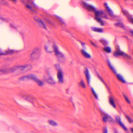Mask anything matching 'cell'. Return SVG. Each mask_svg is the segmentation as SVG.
I'll use <instances>...</instances> for the list:
<instances>
[{
    "label": "cell",
    "mask_w": 133,
    "mask_h": 133,
    "mask_svg": "<svg viewBox=\"0 0 133 133\" xmlns=\"http://www.w3.org/2000/svg\"><path fill=\"white\" fill-rule=\"evenodd\" d=\"M91 29L94 31L96 32H103V29L100 28L92 27Z\"/></svg>",
    "instance_id": "cell-15"
},
{
    "label": "cell",
    "mask_w": 133,
    "mask_h": 133,
    "mask_svg": "<svg viewBox=\"0 0 133 133\" xmlns=\"http://www.w3.org/2000/svg\"><path fill=\"white\" fill-rule=\"evenodd\" d=\"M131 35H133V31H131Z\"/></svg>",
    "instance_id": "cell-38"
},
{
    "label": "cell",
    "mask_w": 133,
    "mask_h": 133,
    "mask_svg": "<svg viewBox=\"0 0 133 133\" xmlns=\"http://www.w3.org/2000/svg\"><path fill=\"white\" fill-rule=\"evenodd\" d=\"M95 15L97 17H102L105 18L106 16L104 12L102 11H96L95 12Z\"/></svg>",
    "instance_id": "cell-10"
},
{
    "label": "cell",
    "mask_w": 133,
    "mask_h": 133,
    "mask_svg": "<svg viewBox=\"0 0 133 133\" xmlns=\"http://www.w3.org/2000/svg\"><path fill=\"white\" fill-rule=\"evenodd\" d=\"M8 73H9V69H7V70L0 69V75Z\"/></svg>",
    "instance_id": "cell-19"
},
{
    "label": "cell",
    "mask_w": 133,
    "mask_h": 133,
    "mask_svg": "<svg viewBox=\"0 0 133 133\" xmlns=\"http://www.w3.org/2000/svg\"><path fill=\"white\" fill-rule=\"evenodd\" d=\"M109 102L110 104H111L114 108H116V105H115V103H114V101L113 99L112 98H110L109 99Z\"/></svg>",
    "instance_id": "cell-24"
},
{
    "label": "cell",
    "mask_w": 133,
    "mask_h": 133,
    "mask_svg": "<svg viewBox=\"0 0 133 133\" xmlns=\"http://www.w3.org/2000/svg\"><path fill=\"white\" fill-rule=\"evenodd\" d=\"M108 133V131H107V128H105V129L104 130V131H103V133Z\"/></svg>",
    "instance_id": "cell-34"
},
{
    "label": "cell",
    "mask_w": 133,
    "mask_h": 133,
    "mask_svg": "<svg viewBox=\"0 0 133 133\" xmlns=\"http://www.w3.org/2000/svg\"><path fill=\"white\" fill-rule=\"evenodd\" d=\"M0 4H7V3L6 1H0Z\"/></svg>",
    "instance_id": "cell-33"
},
{
    "label": "cell",
    "mask_w": 133,
    "mask_h": 133,
    "mask_svg": "<svg viewBox=\"0 0 133 133\" xmlns=\"http://www.w3.org/2000/svg\"><path fill=\"white\" fill-rule=\"evenodd\" d=\"M103 50L107 53H110L111 52V49L110 47H104L103 49Z\"/></svg>",
    "instance_id": "cell-27"
},
{
    "label": "cell",
    "mask_w": 133,
    "mask_h": 133,
    "mask_svg": "<svg viewBox=\"0 0 133 133\" xmlns=\"http://www.w3.org/2000/svg\"><path fill=\"white\" fill-rule=\"evenodd\" d=\"M4 53L0 49V56H1V55H4Z\"/></svg>",
    "instance_id": "cell-35"
},
{
    "label": "cell",
    "mask_w": 133,
    "mask_h": 133,
    "mask_svg": "<svg viewBox=\"0 0 133 133\" xmlns=\"http://www.w3.org/2000/svg\"><path fill=\"white\" fill-rule=\"evenodd\" d=\"M114 25L116 27H119V28H125L124 24H123L122 23H120V22H117V23H116Z\"/></svg>",
    "instance_id": "cell-21"
},
{
    "label": "cell",
    "mask_w": 133,
    "mask_h": 133,
    "mask_svg": "<svg viewBox=\"0 0 133 133\" xmlns=\"http://www.w3.org/2000/svg\"><path fill=\"white\" fill-rule=\"evenodd\" d=\"M41 55V50L39 48H36L32 51L31 55V58L33 60H36L39 59Z\"/></svg>",
    "instance_id": "cell-3"
},
{
    "label": "cell",
    "mask_w": 133,
    "mask_h": 133,
    "mask_svg": "<svg viewBox=\"0 0 133 133\" xmlns=\"http://www.w3.org/2000/svg\"><path fill=\"white\" fill-rule=\"evenodd\" d=\"M82 46H83V47H84V48L85 49V44L84 43H82Z\"/></svg>",
    "instance_id": "cell-36"
},
{
    "label": "cell",
    "mask_w": 133,
    "mask_h": 133,
    "mask_svg": "<svg viewBox=\"0 0 133 133\" xmlns=\"http://www.w3.org/2000/svg\"><path fill=\"white\" fill-rule=\"evenodd\" d=\"M110 118V117H109L108 115H105L103 117V120L104 122H107L109 121V119Z\"/></svg>",
    "instance_id": "cell-23"
},
{
    "label": "cell",
    "mask_w": 133,
    "mask_h": 133,
    "mask_svg": "<svg viewBox=\"0 0 133 133\" xmlns=\"http://www.w3.org/2000/svg\"><path fill=\"white\" fill-rule=\"evenodd\" d=\"M21 81H25L28 80H32L35 81L39 86H42L44 85V82L40 81L35 75L34 74H30L27 76L22 77L20 78Z\"/></svg>",
    "instance_id": "cell-2"
},
{
    "label": "cell",
    "mask_w": 133,
    "mask_h": 133,
    "mask_svg": "<svg viewBox=\"0 0 133 133\" xmlns=\"http://www.w3.org/2000/svg\"><path fill=\"white\" fill-rule=\"evenodd\" d=\"M84 73L86 79H87V81H88V83L89 84L90 82V76L89 71L88 70L87 68H85L84 71Z\"/></svg>",
    "instance_id": "cell-9"
},
{
    "label": "cell",
    "mask_w": 133,
    "mask_h": 133,
    "mask_svg": "<svg viewBox=\"0 0 133 133\" xmlns=\"http://www.w3.org/2000/svg\"><path fill=\"white\" fill-rule=\"evenodd\" d=\"M54 51L55 52V55L58 58L59 61L61 62H63L64 61V56L62 54L59 52L57 46L55 44L54 45Z\"/></svg>",
    "instance_id": "cell-4"
},
{
    "label": "cell",
    "mask_w": 133,
    "mask_h": 133,
    "mask_svg": "<svg viewBox=\"0 0 133 133\" xmlns=\"http://www.w3.org/2000/svg\"><path fill=\"white\" fill-rule=\"evenodd\" d=\"M83 4L84 6L89 11H91V12H94L95 11V8L92 5H89L84 3H83Z\"/></svg>",
    "instance_id": "cell-7"
},
{
    "label": "cell",
    "mask_w": 133,
    "mask_h": 133,
    "mask_svg": "<svg viewBox=\"0 0 133 133\" xmlns=\"http://www.w3.org/2000/svg\"><path fill=\"white\" fill-rule=\"evenodd\" d=\"M123 12V14L127 17L128 18L130 22H131V23H133V18H132V17H131L130 15L127 11H124Z\"/></svg>",
    "instance_id": "cell-14"
},
{
    "label": "cell",
    "mask_w": 133,
    "mask_h": 133,
    "mask_svg": "<svg viewBox=\"0 0 133 133\" xmlns=\"http://www.w3.org/2000/svg\"><path fill=\"white\" fill-rule=\"evenodd\" d=\"M126 117H127V119H128V121H129V122H130V123H132V120L130 118V117H129L128 116H126Z\"/></svg>",
    "instance_id": "cell-32"
},
{
    "label": "cell",
    "mask_w": 133,
    "mask_h": 133,
    "mask_svg": "<svg viewBox=\"0 0 133 133\" xmlns=\"http://www.w3.org/2000/svg\"><path fill=\"white\" fill-rule=\"evenodd\" d=\"M104 5L105 8L106 9L107 11L108 12V13H109L110 15H113V12L111 10V9L109 7L108 4H107V3H105Z\"/></svg>",
    "instance_id": "cell-12"
},
{
    "label": "cell",
    "mask_w": 133,
    "mask_h": 133,
    "mask_svg": "<svg viewBox=\"0 0 133 133\" xmlns=\"http://www.w3.org/2000/svg\"><path fill=\"white\" fill-rule=\"evenodd\" d=\"M124 96V98H125V100L127 101V102L128 103H130V100L128 99V98L127 96H126L124 94L123 95Z\"/></svg>",
    "instance_id": "cell-30"
},
{
    "label": "cell",
    "mask_w": 133,
    "mask_h": 133,
    "mask_svg": "<svg viewBox=\"0 0 133 133\" xmlns=\"http://www.w3.org/2000/svg\"><path fill=\"white\" fill-rule=\"evenodd\" d=\"M57 78L59 82L63 83V74L61 71H58V74H57Z\"/></svg>",
    "instance_id": "cell-11"
},
{
    "label": "cell",
    "mask_w": 133,
    "mask_h": 133,
    "mask_svg": "<svg viewBox=\"0 0 133 133\" xmlns=\"http://www.w3.org/2000/svg\"><path fill=\"white\" fill-rule=\"evenodd\" d=\"M55 66H56V69L58 70V71H61V69L60 67V66L59 64H56V65H55Z\"/></svg>",
    "instance_id": "cell-31"
},
{
    "label": "cell",
    "mask_w": 133,
    "mask_h": 133,
    "mask_svg": "<svg viewBox=\"0 0 133 133\" xmlns=\"http://www.w3.org/2000/svg\"><path fill=\"white\" fill-rule=\"evenodd\" d=\"M54 45L50 42H48L46 43V45L45 46L46 50L48 52H52L54 51Z\"/></svg>",
    "instance_id": "cell-5"
},
{
    "label": "cell",
    "mask_w": 133,
    "mask_h": 133,
    "mask_svg": "<svg viewBox=\"0 0 133 133\" xmlns=\"http://www.w3.org/2000/svg\"><path fill=\"white\" fill-rule=\"evenodd\" d=\"M99 42L104 46H106L107 45V44H108V42H107V41H106L105 39H101L99 40Z\"/></svg>",
    "instance_id": "cell-26"
},
{
    "label": "cell",
    "mask_w": 133,
    "mask_h": 133,
    "mask_svg": "<svg viewBox=\"0 0 133 133\" xmlns=\"http://www.w3.org/2000/svg\"><path fill=\"white\" fill-rule=\"evenodd\" d=\"M49 124L50 125H52V126H56L57 125V123L56 122H55V121H54L50 120L49 121Z\"/></svg>",
    "instance_id": "cell-25"
},
{
    "label": "cell",
    "mask_w": 133,
    "mask_h": 133,
    "mask_svg": "<svg viewBox=\"0 0 133 133\" xmlns=\"http://www.w3.org/2000/svg\"><path fill=\"white\" fill-rule=\"evenodd\" d=\"M81 52L82 54V55L85 57H86V58H88V59H89V58H91V56L88 53L86 52L85 51H84V50H81Z\"/></svg>",
    "instance_id": "cell-16"
},
{
    "label": "cell",
    "mask_w": 133,
    "mask_h": 133,
    "mask_svg": "<svg viewBox=\"0 0 133 133\" xmlns=\"http://www.w3.org/2000/svg\"><path fill=\"white\" fill-rule=\"evenodd\" d=\"M46 81H47V82H49L50 84H54L55 83V81L54 80L53 78L51 77H49V78H48L47 80H46Z\"/></svg>",
    "instance_id": "cell-20"
},
{
    "label": "cell",
    "mask_w": 133,
    "mask_h": 133,
    "mask_svg": "<svg viewBox=\"0 0 133 133\" xmlns=\"http://www.w3.org/2000/svg\"><path fill=\"white\" fill-rule=\"evenodd\" d=\"M117 78L119 80V81H121V82H123V83H125L126 82V81L124 80V78L120 74H117Z\"/></svg>",
    "instance_id": "cell-17"
},
{
    "label": "cell",
    "mask_w": 133,
    "mask_h": 133,
    "mask_svg": "<svg viewBox=\"0 0 133 133\" xmlns=\"http://www.w3.org/2000/svg\"><path fill=\"white\" fill-rule=\"evenodd\" d=\"M91 44H92V45H93L94 46H96V45H95V43H94L93 42H91Z\"/></svg>",
    "instance_id": "cell-37"
},
{
    "label": "cell",
    "mask_w": 133,
    "mask_h": 133,
    "mask_svg": "<svg viewBox=\"0 0 133 133\" xmlns=\"http://www.w3.org/2000/svg\"><path fill=\"white\" fill-rule=\"evenodd\" d=\"M95 19L97 21H98L100 24L102 25H104V23H103V21L101 20V19H100L99 17H96L95 18Z\"/></svg>",
    "instance_id": "cell-22"
},
{
    "label": "cell",
    "mask_w": 133,
    "mask_h": 133,
    "mask_svg": "<svg viewBox=\"0 0 133 133\" xmlns=\"http://www.w3.org/2000/svg\"><path fill=\"white\" fill-rule=\"evenodd\" d=\"M91 91L92 92V93L93 94V95H94L95 97L96 98H98V96H97V95H96V93L95 92V90H94L92 88H91Z\"/></svg>",
    "instance_id": "cell-28"
},
{
    "label": "cell",
    "mask_w": 133,
    "mask_h": 133,
    "mask_svg": "<svg viewBox=\"0 0 133 133\" xmlns=\"http://www.w3.org/2000/svg\"><path fill=\"white\" fill-rule=\"evenodd\" d=\"M32 68V66L30 64L24 66H15L9 69V72L16 73V74H22L29 71L31 70Z\"/></svg>",
    "instance_id": "cell-1"
},
{
    "label": "cell",
    "mask_w": 133,
    "mask_h": 133,
    "mask_svg": "<svg viewBox=\"0 0 133 133\" xmlns=\"http://www.w3.org/2000/svg\"><path fill=\"white\" fill-rule=\"evenodd\" d=\"M114 56L115 57H118L120 56H127V55L124 53L123 52L118 51H116L114 52Z\"/></svg>",
    "instance_id": "cell-13"
},
{
    "label": "cell",
    "mask_w": 133,
    "mask_h": 133,
    "mask_svg": "<svg viewBox=\"0 0 133 133\" xmlns=\"http://www.w3.org/2000/svg\"><path fill=\"white\" fill-rule=\"evenodd\" d=\"M108 65H109V67L110 68V69H111V70H112V71L114 73L116 74V70H115L112 64L110 63V62L109 60H108Z\"/></svg>",
    "instance_id": "cell-18"
},
{
    "label": "cell",
    "mask_w": 133,
    "mask_h": 133,
    "mask_svg": "<svg viewBox=\"0 0 133 133\" xmlns=\"http://www.w3.org/2000/svg\"><path fill=\"white\" fill-rule=\"evenodd\" d=\"M116 119L117 122V123H118V124H119L120 125L121 127H122L123 129L124 130L127 131V128L125 127V126H124V124H123L121 122V120L119 117L118 116H116Z\"/></svg>",
    "instance_id": "cell-8"
},
{
    "label": "cell",
    "mask_w": 133,
    "mask_h": 133,
    "mask_svg": "<svg viewBox=\"0 0 133 133\" xmlns=\"http://www.w3.org/2000/svg\"><path fill=\"white\" fill-rule=\"evenodd\" d=\"M34 20L38 23L40 27L43 28L45 29H46V26L45 25V24L43 23V22L40 18L36 17H34Z\"/></svg>",
    "instance_id": "cell-6"
},
{
    "label": "cell",
    "mask_w": 133,
    "mask_h": 133,
    "mask_svg": "<svg viewBox=\"0 0 133 133\" xmlns=\"http://www.w3.org/2000/svg\"><path fill=\"white\" fill-rule=\"evenodd\" d=\"M80 84H81V85L82 88H85V84L84 82L83 81H81L80 82Z\"/></svg>",
    "instance_id": "cell-29"
}]
</instances>
